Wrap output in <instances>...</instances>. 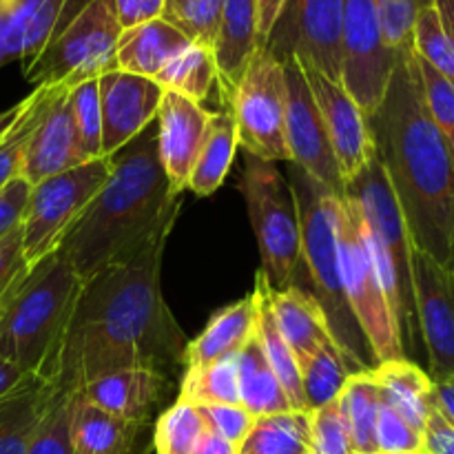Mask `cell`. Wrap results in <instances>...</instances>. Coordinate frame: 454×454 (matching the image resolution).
<instances>
[{
    "label": "cell",
    "instance_id": "obj_1",
    "mask_svg": "<svg viewBox=\"0 0 454 454\" xmlns=\"http://www.w3.org/2000/svg\"><path fill=\"white\" fill-rule=\"evenodd\" d=\"M171 231L82 284L58 357L56 380L80 390L87 381L127 368L168 377L189 340L162 295V255Z\"/></svg>",
    "mask_w": 454,
    "mask_h": 454
},
{
    "label": "cell",
    "instance_id": "obj_2",
    "mask_svg": "<svg viewBox=\"0 0 454 454\" xmlns=\"http://www.w3.org/2000/svg\"><path fill=\"white\" fill-rule=\"evenodd\" d=\"M368 124L412 244L452 269L454 151L426 109L412 49L395 53L388 89Z\"/></svg>",
    "mask_w": 454,
    "mask_h": 454
},
{
    "label": "cell",
    "instance_id": "obj_3",
    "mask_svg": "<svg viewBox=\"0 0 454 454\" xmlns=\"http://www.w3.org/2000/svg\"><path fill=\"white\" fill-rule=\"evenodd\" d=\"M109 158V180L58 247L82 282L173 231L182 208L184 193L173 191L160 162L155 120Z\"/></svg>",
    "mask_w": 454,
    "mask_h": 454
},
{
    "label": "cell",
    "instance_id": "obj_4",
    "mask_svg": "<svg viewBox=\"0 0 454 454\" xmlns=\"http://www.w3.org/2000/svg\"><path fill=\"white\" fill-rule=\"evenodd\" d=\"M82 279L58 251L31 266L0 300V357L56 380L58 357Z\"/></svg>",
    "mask_w": 454,
    "mask_h": 454
},
{
    "label": "cell",
    "instance_id": "obj_5",
    "mask_svg": "<svg viewBox=\"0 0 454 454\" xmlns=\"http://www.w3.org/2000/svg\"><path fill=\"white\" fill-rule=\"evenodd\" d=\"M288 182H291L297 215H300L301 262L309 275L310 295L322 306L333 340L348 359L353 372L372 371L377 362L357 319L350 313L344 286H341L340 248H337L340 195L328 191L326 186L293 164Z\"/></svg>",
    "mask_w": 454,
    "mask_h": 454
},
{
    "label": "cell",
    "instance_id": "obj_6",
    "mask_svg": "<svg viewBox=\"0 0 454 454\" xmlns=\"http://www.w3.org/2000/svg\"><path fill=\"white\" fill-rule=\"evenodd\" d=\"M248 220L260 247L262 273L275 291L300 286L301 229L291 182L278 162L248 155L242 173Z\"/></svg>",
    "mask_w": 454,
    "mask_h": 454
},
{
    "label": "cell",
    "instance_id": "obj_7",
    "mask_svg": "<svg viewBox=\"0 0 454 454\" xmlns=\"http://www.w3.org/2000/svg\"><path fill=\"white\" fill-rule=\"evenodd\" d=\"M344 195L353 200L357 207L366 238L381 251L388 253L393 262L399 284L397 324L402 333L403 353H411V348L415 350L417 341L421 340L419 324H417L415 288H412V247L415 244H412L402 207L395 198V191L377 153L364 171L346 182Z\"/></svg>",
    "mask_w": 454,
    "mask_h": 454
},
{
    "label": "cell",
    "instance_id": "obj_8",
    "mask_svg": "<svg viewBox=\"0 0 454 454\" xmlns=\"http://www.w3.org/2000/svg\"><path fill=\"white\" fill-rule=\"evenodd\" d=\"M337 248H340L341 286L350 313L357 319L377 364L403 359L402 333L393 306L377 278L375 264L364 239L362 217L353 200L340 198L337 204Z\"/></svg>",
    "mask_w": 454,
    "mask_h": 454
},
{
    "label": "cell",
    "instance_id": "obj_9",
    "mask_svg": "<svg viewBox=\"0 0 454 454\" xmlns=\"http://www.w3.org/2000/svg\"><path fill=\"white\" fill-rule=\"evenodd\" d=\"M122 27L114 0H89L22 71L34 87L75 84L100 78L115 67V44Z\"/></svg>",
    "mask_w": 454,
    "mask_h": 454
},
{
    "label": "cell",
    "instance_id": "obj_10",
    "mask_svg": "<svg viewBox=\"0 0 454 454\" xmlns=\"http://www.w3.org/2000/svg\"><path fill=\"white\" fill-rule=\"evenodd\" d=\"M109 176L111 158H96L31 186L20 224L22 255L29 269L58 251Z\"/></svg>",
    "mask_w": 454,
    "mask_h": 454
},
{
    "label": "cell",
    "instance_id": "obj_11",
    "mask_svg": "<svg viewBox=\"0 0 454 454\" xmlns=\"http://www.w3.org/2000/svg\"><path fill=\"white\" fill-rule=\"evenodd\" d=\"M239 146L269 162H291L286 146V71L266 47H257L229 102Z\"/></svg>",
    "mask_w": 454,
    "mask_h": 454
},
{
    "label": "cell",
    "instance_id": "obj_12",
    "mask_svg": "<svg viewBox=\"0 0 454 454\" xmlns=\"http://www.w3.org/2000/svg\"><path fill=\"white\" fill-rule=\"evenodd\" d=\"M344 0H286L264 47L279 60H297L333 80L341 71Z\"/></svg>",
    "mask_w": 454,
    "mask_h": 454
},
{
    "label": "cell",
    "instance_id": "obj_13",
    "mask_svg": "<svg viewBox=\"0 0 454 454\" xmlns=\"http://www.w3.org/2000/svg\"><path fill=\"white\" fill-rule=\"evenodd\" d=\"M395 53L384 43L375 0H344L340 82L371 115L384 100Z\"/></svg>",
    "mask_w": 454,
    "mask_h": 454
},
{
    "label": "cell",
    "instance_id": "obj_14",
    "mask_svg": "<svg viewBox=\"0 0 454 454\" xmlns=\"http://www.w3.org/2000/svg\"><path fill=\"white\" fill-rule=\"evenodd\" d=\"M412 288L430 380H454V270L412 247Z\"/></svg>",
    "mask_w": 454,
    "mask_h": 454
},
{
    "label": "cell",
    "instance_id": "obj_15",
    "mask_svg": "<svg viewBox=\"0 0 454 454\" xmlns=\"http://www.w3.org/2000/svg\"><path fill=\"white\" fill-rule=\"evenodd\" d=\"M286 71V146L293 167L309 173L313 180L344 198L346 182L333 153L322 114L297 60H284Z\"/></svg>",
    "mask_w": 454,
    "mask_h": 454
},
{
    "label": "cell",
    "instance_id": "obj_16",
    "mask_svg": "<svg viewBox=\"0 0 454 454\" xmlns=\"http://www.w3.org/2000/svg\"><path fill=\"white\" fill-rule=\"evenodd\" d=\"M304 75L315 98V105L322 114L341 177L344 182H350L375 158V142H372L368 115L364 114L362 106L355 102V98L346 91L340 80L328 78L315 69H304Z\"/></svg>",
    "mask_w": 454,
    "mask_h": 454
},
{
    "label": "cell",
    "instance_id": "obj_17",
    "mask_svg": "<svg viewBox=\"0 0 454 454\" xmlns=\"http://www.w3.org/2000/svg\"><path fill=\"white\" fill-rule=\"evenodd\" d=\"M98 93L102 111V155L109 158L158 118L164 89L153 78L114 69L98 78Z\"/></svg>",
    "mask_w": 454,
    "mask_h": 454
},
{
    "label": "cell",
    "instance_id": "obj_18",
    "mask_svg": "<svg viewBox=\"0 0 454 454\" xmlns=\"http://www.w3.org/2000/svg\"><path fill=\"white\" fill-rule=\"evenodd\" d=\"M208 114L200 102L164 89L158 109V151L164 173L176 193H184L191 171L195 167L204 133L208 127Z\"/></svg>",
    "mask_w": 454,
    "mask_h": 454
},
{
    "label": "cell",
    "instance_id": "obj_19",
    "mask_svg": "<svg viewBox=\"0 0 454 454\" xmlns=\"http://www.w3.org/2000/svg\"><path fill=\"white\" fill-rule=\"evenodd\" d=\"M171 381L160 372L127 368L87 381L80 399L131 424H151L158 403L167 397Z\"/></svg>",
    "mask_w": 454,
    "mask_h": 454
},
{
    "label": "cell",
    "instance_id": "obj_20",
    "mask_svg": "<svg viewBox=\"0 0 454 454\" xmlns=\"http://www.w3.org/2000/svg\"><path fill=\"white\" fill-rule=\"evenodd\" d=\"M67 93H69V89H65L49 105L40 122L35 124L29 142H27L20 177H25L31 186L47 180V177L58 176L67 168L89 162L80 153L78 133H75L74 115H71Z\"/></svg>",
    "mask_w": 454,
    "mask_h": 454
},
{
    "label": "cell",
    "instance_id": "obj_21",
    "mask_svg": "<svg viewBox=\"0 0 454 454\" xmlns=\"http://www.w3.org/2000/svg\"><path fill=\"white\" fill-rule=\"evenodd\" d=\"M255 322L257 306L253 295L242 297V300L217 310L207 328L186 344L184 355H182L184 371L238 357L239 350L255 335Z\"/></svg>",
    "mask_w": 454,
    "mask_h": 454
},
{
    "label": "cell",
    "instance_id": "obj_22",
    "mask_svg": "<svg viewBox=\"0 0 454 454\" xmlns=\"http://www.w3.org/2000/svg\"><path fill=\"white\" fill-rule=\"evenodd\" d=\"M87 3L89 0H13L9 18L12 62L18 60L25 71Z\"/></svg>",
    "mask_w": 454,
    "mask_h": 454
},
{
    "label": "cell",
    "instance_id": "obj_23",
    "mask_svg": "<svg viewBox=\"0 0 454 454\" xmlns=\"http://www.w3.org/2000/svg\"><path fill=\"white\" fill-rule=\"evenodd\" d=\"M257 49V0H224L213 56L222 96L233 98Z\"/></svg>",
    "mask_w": 454,
    "mask_h": 454
},
{
    "label": "cell",
    "instance_id": "obj_24",
    "mask_svg": "<svg viewBox=\"0 0 454 454\" xmlns=\"http://www.w3.org/2000/svg\"><path fill=\"white\" fill-rule=\"evenodd\" d=\"M149 424H131L91 403H78L71 421V454H149L153 450L145 434Z\"/></svg>",
    "mask_w": 454,
    "mask_h": 454
},
{
    "label": "cell",
    "instance_id": "obj_25",
    "mask_svg": "<svg viewBox=\"0 0 454 454\" xmlns=\"http://www.w3.org/2000/svg\"><path fill=\"white\" fill-rule=\"evenodd\" d=\"M58 393L56 381L29 375L0 399V454H27Z\"/></svg>",
    "mask_w": 454,
    "mask_h": 454
},
{
    "label": "cell",
    "instance_id": "obj_26",
    "mask_svg": "<svg viewBox=\"0 0 454 454\" xmlns=\"http://www.w3.org/2000/svg\"><path fill=\"white\" fill-rule=\"evenodd\" d=\"M269 306L295 359L313 353L328 341H335L322 306L306 288L291 286L275 291L269 284Z\"/></svg>",
    "mask_w": 454,
    "mask_h": 454
},
{
    "label": "cell",
    "instance_id": "obj_27",
    "mask_svg": "<svg viewBox=\"0 0 454 454\" xmlns=\"http://www.w3.org/2000/svg\"><path fill=\"white\" fill-rule=\"evenodd\" d=\"M184 34L162 18L124 29L115 44V67L127 74L158 78L160 71L189 44Z\"/></svg>",
    "mask_w": 454,
    "mask_h": 454
},
{
    "label": "cell",
    "instance_id": "obj_28",
    "mask_svg": "<svg viewBox=\"0 0 454 454\" xmlns=\"http://www.w3.org/2000/svg\"><path fill=\"white\" fill-rule=\"evenodd\" d=\"M381 390V402L388 403L397 415H402L412 428L424 433L426 419L433 408V380L408 357L377 364L372 368Z\"/></svg>",
    "mask_w": 454,
    "mask_h": 454
},
{
    "label": "cell",
    "instance_id": "obj_29",
    "mask_svg": "<svg viewBox=\"0 0 454 454\" xmlns=\"http://www.w3.org/2000/svg\"><path fill=\"white\" fill-rule=\"evenodd\" d=\"M238 146V124H235L233 111L224 109L211 114L207 133H204L202 149H200L198 160H195L186 189L198 195V198H208V195L215 193L222 182H224L231 164H233Z\"/></svg>",
    "mask_w": 454,
    "mask_h": 454
},
{
    "label": "cell",
    "instance_id": "obj_30",
    "mask_svg": "<svg viewBox=\"0 0 454 454\" xmlns=\"http://www.w3.org/2000/svg\"><path fill=\"white\" fill-rule=\"evenodd\" d=\"M235 368H238L239 406L247 408L253 417L293 411L257 335H253V340L239 350L235 357Z\"/></svg>",
    "mask_w": 454,
    "mask_h": 454
},
{
    "label": "cell",
    "instance_id": "obj_31",
    "mask_svg": "<svg viewBox=\"0 0 454 454\" xmlns=\"http://www.w3.org/2000/svg\"><path fill=\"white\" fill-rule=\"evenodd\" d=\"M255 297L257 306V322H255V335L260 340L262 348H264L266 359H269L270 368L278 375L279 384H282L284 393H286L288 402H291L293 411L309 412L306 411L304 402V390H301V380H300V368H297V359L293 355L291 346L286 344V340L279 333L278 324H275L273 313H270L269 306V279L262 270H257L255 278V288L251 293Z\"/></svg>",
    "mask_w": 454,
    "mask_h": 454
},
{
    "label": "cell",
    "instance_id": "obj_32",
    "mask_svg": "<svg viewBox=\"0 0 454 454\" xmlns=\"http://www.w3.org/2000/svg\"><path fill=\"white\" fill-rule=\"evenodd\" d=\"M346 430L350 434L355 454L377 452V415H380L381 390L372 371L353 372L337 397Z\"/></svg>",
    "mask_w": 454,
    "mask_h": 454
},
{
    "label": "cell",
    "instance_id": "obj_33",
    "mask_svg": "<svg viewBox=\"0 0 454 454\" xmlns=\"http://www.w3.org/2000/svg\"><path fill=\"white\" fill-rule=\"evenodd\" d=\"M297 368H300L301 390L309 412L335 402L348 377L353 375L348 359L335 341H328L313 353L297 357Z\"/></svg>",
    "mask_w": 454,
    "mask_h": 454
},
{
    "label": "cell",
    "instance_id": "obj_34",
    "mask_svg": "<svg viewBox=\"0 0 454 454\" xmlns=\"http://www.w3.org/2000/svg\"><path fill=\"white\" fill-rule=\"evenodd\" d=\"M238 454H310V415L288 411L255 417Z\"/></svg>",
    "mask_w": 454,
    "mask_h": 454
},
{
    "label": "cell",
    "instance_id": "obj_35",
    "mask_svg": "<svg viewBox=\"0 0 454 454\" xmlns=\"http://www.w3.org/2000/svg\"><path fill=\"white\" fill-rule=\"evenodd\" d=\"M67 84H38L34 91L25 98V106H22L20 115L13 122V127L0 137V191L9 184L12 180L20 177L22 160H25L27 142H29L31 133H34L35 124L44 115L53 100L60 96Z\"/></svg>",
    "mask_w": 454,
    "mask_h": 454
},
{
    "label": "cell",
    "instance_id": "obj_36",
    "mask_svg": "<svg viewBox=\"0 0 454 454\" xmlns=\"http://www.w3.org/2000/svg\"><path fill=\"white\" fill-rule=\"evenodd\" d=\"M155 82L167 91L202 102L217 82V65L211 47L189 43L162 71Z\"/></svg>",
    "mask_w": 454,
    "mask_h": 454
},
{
    "label": "cell",
    "instance_id": "obj_37",
    "mask_svg": "<svg viewBox=\"0 0 454 454\" xmlns=\"http://www.w3.org/2000/svg\"><path fill=\"white\" fill-rule=\"evenodd\" d=\"M177 399L193 403V406L239 403L235 359H224V362L211 364V366L184 371Z\"/></svg>",
    "mask_w": 454,
    "mask_h": 454
},
{
    "label": "cell",
    "instance_id": "obj_38",
    "mask_svg": "<svg viewBox=\"0 0 454 454\" xmlns=\"http://www.w3.org/2000/svg\"><path fill=\"white\" fill-rule=\"evenodd\" d=\"M204 430L198 406L177 399L153 424L151 446L155 454H193Z\"/></svg>",
    "mask_w": 454,
    "mask_h": 454
},
{
    "label": "cell",
    "instance_id": "obj_39",
    "mask_svg": "<svg viewBox=\"0 0 454 454\" xmlns=\"http://www.w3.org/2000/svg\"><path fill=\"white\" fill-rule=\"evenodd\" d=\"M224 0H164L162 20L176 27L191 43L215 44Z\"/></svg>",
    "mask_w": 454,
    "mask_h": 454
},
{
    "label": "cell",
    "instance_id": "obj_40",
    "mask_svg": "<svg viewBox=\"0 0 454 454\" xmlns=\"http://www.w3.org/2000/svg\"><path fill=\"white\" fill-rule=\"evenodd\" d=\"M412 51L454 84V43L443 29V22L433 0L421 4L419 13H417Z\"/></svg>",
    "mask_w": 454,
    "mask_h": 454
},
{
    "label": "cell",
    "instance_id": "obj_41",
    "mask_svg": "<svg viewBox=\"0 0 454 454\" xmlns=\"http://www.w3.org/2000/svg\"><path fill=\"white\" fill-rule=\"evenodd\" d=\"M67 98H69L71 115H74L82 158H105L102 155V111L100 93H98V78L84 80V82L71 87Z\"/></svg>",
    "mask_w": 454,
    "mask_h": 454
},
{
    "label": "cell",
    "instance_id": "obj_42",
    "mask_svg": "<svg viewBox=\"0 0 454 454\" xmlns=\"http://www.w3.org/2000/svg\"><path fill=\"white\" fill-rule=\"evenodd\" d=\"M78 395L80 390H71L58 384L51 408L44 415L43 426L27 454H71V421H74Z\"/></svg>",
    "mask_w": 454,
    "mask_h": 454
},
{
    "label": "cell",
    "instance_id": "obj_43",
    "mask_svg": "<svg viewBox=\"0 0 454 454\" xmlns=\"http://www.w3.org/2000/svg\"><path fill=\"white\" fill-rule=\"evenodd\" d=\"M417 69H419L426 109H428L433 122L437 124V129L443 133V137L454 151V84L448 78H443L442 74H437L419 56H417Z\"/></svg>",
    "mask_w": 454,
    "mask_h": 454
},
{
    "label": "cell",
    "instance_id": "obj_44",
    "mask_svg": "<svg viewBox=\"0 0 454 454\" xmlns=\"http://www.w3.org/2000/svg\"><path fill=\"white\" fill-rule=\"evenodd\" d=\"M430 0H375L384 43L393 53L412 49L417 13Z\"/></svg>",
    "mask_w": 454,
    "mask_h": 454
},
{
    "label": "cell",
    "instance_id": "obj_45",
    "mask_svg": "<svg viewBox=\"0 0 454 454\" xmlns=\"http://www.w3.org/2000/svg\"><path fill=\"white\" fill-rule=\"evenodd\" d=\"M310 454H355L340 402L310 411Z\"/></svg>",
    "mask_w": 454,
    "mask_h": 454
},
{
    "label": "cell",
    "instance_id": "obj_46",
    "mask_svg": "<svg viewBox=\"0 0 454 454\" xmlns=\"http://www.w3.org/2000/svg\"><path fill=\"white\" fill-rule=\"evenodd\" d=\"M377 452L380 454H426L424 433L412 428L388 403H380L377 415Z\"/></svg>",
    "mask_w": 454,
    "mask_h": 454
},
{
    "label": "cell",
    "instance_id": "obj_47",
    "mask_svg": "<svg viewBox=\"0 0 454 454\" xmlns=\"http://www.w3.org/2000/svg\"><path fill=\"white\" fill-rule=\"evenodd\" d=\"M204 428L239 446L251 433L255 417L239 403H217V406H198Z\"/></svg>",
    "mask_w": 454,
    "mask_h": 454
},
{
    "label": "cell",
    "instance_id": "obj_48",
    "mask_svg": "<svg viewBox=\"0 0 454 454\" xmlns=\"http://www.w3.org/2000/svg\"><path fill=\"white\" fill-rule=\"evenodd\" d=\"M29 270L22 255V226H16L0 239V300Z\"/></svg>",
    "mask_w": 454,
    "mask_h": 454
},
{
    "label": "cell",
    "instance_id": "obj_49",
    "mask_svg": "<svg viewBox=\"0 0 454 454\" xmlns=\"http://www.w3.org/2000/svg\"><path fill=\"white\" fill-rule=\"evenodd\" d=\"M31 184L25 177H16L0 191V239L22 224L27 202H29Z\"/></svg>",
    "mask_w": 454,
    "mask_h": 454
},
{
    "label": "cell",
    "instance_id": "obj_50",
    "mask_svg": "<svg viewBox=\"0 0 454 454\" xmlns=\"http://www.w3.org/2000/svg\"><path fill=\"white\" fill-rule=\"evenodd\" d=\"M114 3L122 31L162 18L164 0H114Z\"/></svg>",
    "mask_w": 454,
    "mask_h": 454
},
{
    "label": "cell",
    "instance_id": "obj_51",
    "mask_svg": "<svg viewBox=\"0 0 454 454\" xmlns=\"http://www.w3.org/2000/svg\"><path fill=\"white\" fill-rule=\"evenodd\" d=\"M424 443L426 454H454V426L434 406L426 419Z\"/></svg>",
    "mask_w": 454,
    "mask_h": 454
},
{
    "label": "cell",
    "instance_id": "obj_52",
    "mask_svg": "<svg viewBox=\"0 0 454 454\" xmlns=\"http://www.w3.org/2000/svg\"><path fill=\"white\" fill-rule=\"evenodd\" d=\"M286 0H257V47H264Z\"/></svg>",
    "mask_w": 454,
    "mask_h": 454
},
{
    "label": "cell",
    "instance_id": "obj_53",
    "mask_svg": "<svg viewBox=\"0 0 454 454\" xmlns=\"http://www.w3.org/2000/svg\"><path fill=\"white\" fill-rule=\"evenodd\" d=\"M193 454H238V446L231 443L229 439L211 433V430H204V434L200 437Z\"/></svg>",
    "mask_w": 454,
    "mask_h": 454
},
{
    "label": "cell",
    "instance_id": "obj_54",
    "mask_svg": "<svg viewBox=\"0 0 454 454\" xmlns=\"http://www.w3.org/2000/svg\"><path fill=\"white\" fill-rule=\"evenodd\" d=\"M27 372H22L16 364L7 362L4 357H0V399L7 397L12 390H16L22 381L27 380Z\"/></svg>",
    "mask_w": 454,
    "mask_h": 454
},
{
    "label": "cell",
    "instance_id": "obj_55",
    "mask_svg": "<svg viewBox=\"0 0 454 454\" xmlns=\"http://www.w3.org/2000/svg\"><path fill=\"white\" fill-rule=\"evenodd\" d=\"M13 0H0V69L12 62L9 53V18H12Z\"/></svg>",
    "mask_w": 454,
    "mask_h": 454
},
{
    "label": "cell",
    "instance_id": "obj_56",
    "mask_svg": "<svg viewBox=\"0 0 454 454\" xmlns=\"http://www.w3.org/2000/svg\"><path fill=\"white\" fill-rule=\"evenodd\" d=\"M433 4L437 7L439 18L443 22V29H446V34L450 35V40L454 43V0H433Z\"/></svg>",
    "mask_w": 454,
    "mask_h": 454
},
{
    "label": "cell",
    "instance_id": "obj_57",
    "mask_svg": "<svg viewBox=\"0 0 454 454\" xmlns=\"http://www.w3.org/2000/svg\"><path fill=\"white\" fill-rule=\"evenodd\" d=\"M22 106H25V98H22L18 105H13V106H9V109L0 111V137H3L4 133H7L9 129L13 127V122H16L18 115H20Z\"/></svg>",
    "mask_w": 454,
    "mask_h": 454
},
{
    "label": "cell",
    "instance_id": "obj_58",
    "mask_svg": "<svg viewBox=\"0 0 454 454\" xmlns=\"http://www.w3.org/2000/svg\"><path fill=\"white\" fill-rule=\"evenodd\" d=\"M452 270H454V266H452Z\"/></svg>",
    "mask_w": 454,
    "mask_h": 454
}]
</instances>
